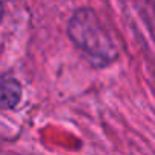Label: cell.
Here are the masks:
<instances>
[{"label":"cell","instance_id":"7a4b0ae2","mask_svg":"<svg viewBox=\"0 0 155 155\" xmlns=\"http://www.w3.org/2000/svg\"><path fill=\"white\" fill-rule=\"evenodd\" d=\"M21 99V87L15 78L0 71V110H11Z\"/></svg>","mask_w":155,"mask_h":155},{"label":"cell","instance_id":"3957f363","mask_svg":"<svg viewBox=\"0 0 155 155\" xmlns=\"http://www.w3.org/2000/svg\"><path fill=\"white\" fill-rule=\"evenodd\" d=\"M2 18H3V5L0 2V23H2Z\"/></svg>","mask_w":155,"mask_h":155},{"label":"cell","instance_id":"6da1fadb","mask_svg":"<svg viewBox=\"0 0 155 155\" xmlns=\"http://www.w3.org/2000/svg\"><path fill=\"white\" fill-rule=\"evenodd\" d=\"M67 32L91 65L107 67L117 58V47L93 9H78L68 21Z\"/></svg>","mask_w":155,"mask_h":155}]
</instances>
